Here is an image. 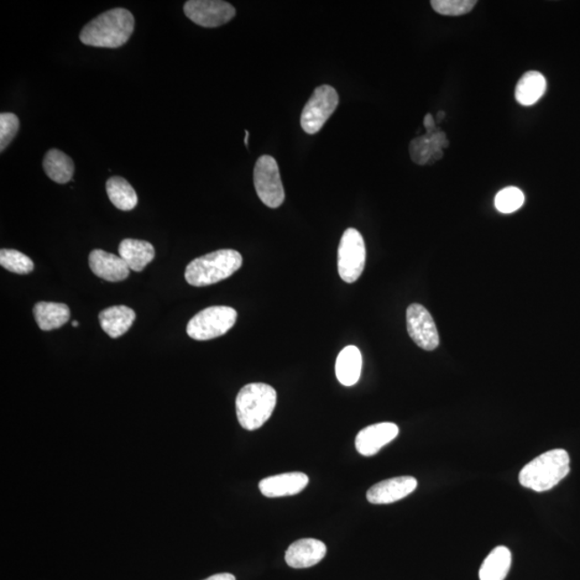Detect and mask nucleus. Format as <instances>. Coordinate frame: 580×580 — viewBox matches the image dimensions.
I'll use <instances>...</instances> for the list:
<instances>
[{"instance_id": "obj_29", "label": "nucleus", "mask_w": 580, "mask_h": 580, "mask_svg": "<svg viewBox=\"0 0 580 580\" xmlns=\"http://www.w3.org/2000/svg\"><path fill=\"white\" fill-rule=\"evenodd\" d=\"M423 127H425L427 130L426 134H433L437 132V130H440V128L437 127L436 119L433 118L431 114L426 115L425 119H423Z\"/></svg>"}, {"instance_id": "obj_1", "label": "nucleus", "mask_w": 580, "mask_h": 580, "mask_svg": "<svg viewBox=\"0 0 580 580\" xmlns=\"http://www.w3.org/2000/svg\"><path fill=\"white\" fill-rule=\"evenodd\" d=\"M135 29V18L129 10L115 8L98 15L80 33V41L95 48L118 49L127 43Z\"/></svg>"}, {"instance_id": "obj_26", "label": "nucleus", "mask_w": 580, "mask_h": 580, "mask_svg": "<svg viewBox=\"0 0 580 580\" xmlns=\"http://www.w3.org/2000/svg\"><path fill=\"white\" fill-rule=\"evenodd\" d=\"M525 195L519 188L510 186L496 193L494 205L501 213L510 214L519 210L524 206Z\"/></svg>"}, {"instance_id": "obj_15", "label": "nucleus", "mask_w": 580, "mask_h": 580, "mask_svg": "<svg viewBox=\"0 0 580 580\" xmlns=\"http://www.w3.org/2000/svg\"><path fill=\"white\" fill-rule=\"evenodd\" d=\"M307 485L306 474L291 472L261 479L259 490L266 498H282L300 494Z\"/></svg>"}, {"instance_id": "obj_4", "label": "nucleus", "mask_w": 580, "mask_h": 580, "mask_svg": "<svg viewBox=\"0 0 580 580\" xmlns=\"http://www.w3.org/2000/svg\"><path fill=\"white\" fill-rule=\"evenodd\" d=\"M242 256L234 249H219L193 259L185 270L187 283L205 287L226 280L241 268Z\"/></svg>"}, {"instance_id": "obj_5", "label": "nucleus", "mask_w": 580, "mask_h": 580, "mask_svg": "<svg viewBox=\"0 0 580 580\" xmlns=\"http://www.w3.org/2000/svg\"><path fill=\"white\" fill-rule=\"evenodd\" d=\"M238 313L234 308L216 306L205 308L188 323L186 332L196 341H208L226 334L234 326Z\"/></svg>"}, {"instance_id": "obj_28", "label": "nucleus", "mask_w": 580, "mask_h": 580, "mask_svg": "<svg viewBox=\"0 0 580 580\" xmlns=\"http://www.w3.org/2000/svg\"><path fill=\"white\" fill-rule=\"evenodd\" d=\"M20 119L13 113L0 114V151H4L19 133Z\"/></svg>"}, {"instance_id": "obj_2", "label": "nucleus", "mask_w": 580, "mask_h": 580, "mask_svg": "<svg viewBox=\"0 0 580 580\" xmlns=\"http://www.w3.org/2000/svg\"><path fill=\"white\" fill-rule=\"evenodd\" d=\"M569 473V456L564 449H552L540 454L519 473V483L525 488L544 493L556 487Z\"/></svg>"}, {"instance_id": "obj_19", "label": "nucleus", "mask_w": 580, "mask_h": 580, "mask_svg": "<svg viewBox=\"0 0 580 580\" xmlns=\"http://www.w3.org/2000/svg\"><path fill=\"white\" fill-rule=\"evenodd\" d=\"M363 369V356L359 349L349 345L339 354L336 363L337 379L344 386L358 383Z\"/></svg>"}, {"instance_id": "obj_25", "label": "nucleus", "mask_w": 580, "mask_h": 580, "mask_svg": "<svg viewBox=\"0 0 580 580\" xmlns=\"http://www.w3.org/2000/svg\"><path fill=\"white\" fill-rule=\"evenodd\" d=\"M0 265L10 273L17 274H29L34 270L33 260L17 249L0 250Z\"/></svg>"}, {"instance_id": "obj_33", "label": "nucleus", "mask_w": 580, "mask_h": 580, "mask_svg": "<svg viewBox=\"0 0 580 580\" xmlns=\"http://www.w3.org/2000/svg\"><path fill=\"white\" fill-rule=\"evenodd\" d=\"M78 326H79V323H78L77 321H75V322L72 323V327H76V328H77Z\"/></svg>"}, {"instance_id": "obj_21", "label": "nucleus", "mask_w": 580, "mask_h": 580, "mask_svg": "<svg viewBox=\"0 0 580 580\" xmlns=\"http://www.w3.org/2000/svg\"><path fill=\"white\" fill-rule=\"evenodd\" d=\"M547 88L545 77L538 71H527L517 83L515 90L516 101L521 106L530 107L544 95Z\"/></svg>"}, {"instance_id": "obj_20", "label": "nucleus", "mask_w": 580, "mask_h": 580, "mask_svg": "<svg viewBox=\"0 0 580 580\" xmlns=\"http://www.w3.org/2000/svg\"><path fill=\"white\" fill-rule=\"evenodd\" d=\"M34 315L41 331H51L70 320V310L64 303L39 302L34 307Z\"/></svg>"}, {"instance_id": "obj_11", "label": "nucleus", "mask_w": 580, "mask_h": 580, "mask_svg": "<svg viewBox=\"0 0 580 580\" xmlns=\"http://www.w3.org/2000/svg\"><path fill=\"white\" fill-rule=\"evenodd\" d=\"M399 435V427L394 422H380L364 428L356 437L355 445L364 457L374 456L381 448L393 442Z\"/></svg>"}, {"instance_id": "obj_27", "label": "nucleus", "mask_w": 580, "mask_h": 580, "mask_svg": "<svg viewBox=\"0 0 580 580\" xmlns=\"http://www.w3.org/2000/svg\"><path fill=\"white\" fill-rule=\"evenodd\" d=\"M477 4L475 0H432L431 6L438 14L460 17L472 12Z\"/></svg>"}, {"instance_id": "obj_14", "label": "nucleus", "mask_w": 580, "mask_h": 580, "mask_svg": "<svg viewBox=\"0 0 580 580\" xmlns=\"http://www.w3.org/2000/svg\"><path fill=\"white\" fill-rule=\"evenodd\" d=\"M327 547L315 538H302L289 547L285 561L292 568H307L316 566L326 557Z\"/></svg>"}, {"instance_id": "obj_6", "label": "nucleus", "mask_w": 580, "mask_h": 580, "mask_svg": "<svg viewBox=\"0 0 580 580\" xmlns=\"http://www.w3.org/2000/svg\"><path fill=\"white\" fill-rule=\"evenodd\" d=\"M367 250L362 233L357 229L345 230L338 249V270L347 283H354L362 276Z\"/></svg>"}, {"instance_id": "obj_10", "label": "nucleus", "mask_w": 580, "mask_h": 580, "mask_svg": "<svg viewBox=\"0 0 580 580\" xmlns=\"http://www.w3.org/2000/svg\"><path fill=\"white\" fill-rule=\"evenodd\" d=\"M406 325L413 341L425 351H435L440 345L436 323L425 306L414 303L407 307Z\"/></svg>"}, {"instance_id": "obj_22", "label": "nucleus", "mask_w": 580, "mask_h": 580, "mask_svg": "<svg viewBox=\"0 0 580 580\" xmlns=\"http://www.w3.org/2000/svg\"><path fill=\"white\" fill-rule=\"evenodd\" d=\"M43 166L45 175L59 184L70 182L75 175V163L71 158L57 149L46 151Z\"/></svg>"}, {"instance_id": "obj_18", "label": "nucleus", "mask_w": 580, "mask_h": 580, "mask_svg": "<svg viewBox=\"0 0 580 580\" xmlns=\"http://www.w3.org/2000/svg\"><path fill=\"white\" fill-rule=\"evenodd\" d=\"M118 254L130 270L141 273L154 259L155 249L143 240L125 239L119 243Z\"/></svg>"}, {"instance_id": "obj_24", "label": "nucleus", "mask_w": 580, "mask_h": 580, "mask_svg": "<svg viewBox=\"0 0 580 580\" xmlns=\"http://www.w3.org/2000/svg\"><path fill=\"white\" fill-rule=\"evenodd\" d=\"M106 190L110 201L121 211H132L138 205L137 192L122 176H112L107 181Z\"/></svg>"}, {"instance_id": "obj_17", "label": "nucleus", "mask_w": 580, "mask_h": 580, "mask_svg": "<svg viewBox=\"0 0 580 580\" xmlns=\"http://www.w3.org/2000/svg\"><path fill=\"white\" fill-rule=\"evenodd\" d=\"M98 318L102 331L110 338L117 339L124 336L132 328L135 313L128 306H115L99 313Z\"/></svg>"}, {"instance_id": "obj_32", "label": "nucleus", "mask_w": 580, "mask_h": 580, "mask_svg": "<svg viewBox=\"0 0 580 580\" xmlns=\"http://www.w3.org/2000/svg\"><path fill=\"white\" fill-rule=\"evenodd\" d=\"M249 133L245 132V138H244V143L245 145L249 146Z\"/></svg>"}, {"instance_id": "obj_31", "label": "nucleus", "mask_w": 580, "mask_h": 580, "mask_svg": "<svg viewBox=\"0 0 580 580\" xmlns=\"http://www.w3.org/2000/svg\"><path fill=\"white\" fill-rule=\"evenodd\" d=\"M437 123H440V122H442V119L444 118V117H445V112L440 111V112L437 113Z\"/></svg>"}, {"instance_id": "obj_13", "label": "nucleus", "mask_w": 580, "mask_h": 580, "mask_svg": "<svg viewBox=\"0 0 580 580\" xmlns=\"http://www.w3.org/2000/svg\"><path fill=\"white\" fill-rule=\"evenodd\" d=\"M448 145L446 134L441 129L421 135L410 143L411 159L421 166L435 164L443 158V150L448 148Z\"/></svg>"}, {"instance_id": "obj_3", "label": "nucleus", "mask_w": 580, "mask_h": 580, "mask_svg": "<svg viewBox=\"0 0 580 580\" xmlns=\"http://www.w3.org/2000/svg\"><path fill=\"white\" fill-rule=\"evenodd\" d=\"M278 395L273 386L264 383L245 385L236 399L237 417L245 430L254 431L269 420L276 405Z\"/></svg>"}, {"instance_id": "obj_16", "label": "nucleus", "mask_w": 580, "mask_h": 580, "mask_svg": "<svg viewBox=\"0 0 580 580\" xmlns=\"http://www.w3.org/2000/svg\"><path fill=\"white\" fill-rule=\"evenodd\" d=\"M93 274L104 281L121 282L127 280L130 274L128 265L121 256L94 249L88 257Z\"/></svg>"}, {"instance_id": "obj_7", "label": "nucleus", "mask_w": 580, "mask_h": 580, "mask_svg": "<svg viewBox=\"0 0 580 580\" xmlns=\"http://www.w3.org/2000/svg\"><path fill=\"white\" fill-rule=\"evenodd\" d=\"M254 185L259 200L266 207L276 208L283 205L285 192L281 180L279 165L273 156L264 155L256 161Z\"/></svg>"}, {"instance_id": "obj_30", "label": "nucleus", "mask_w": 580, "mask_h": 580, "mask_svg": "<svg viewBox=\"0 0 580 580\" xmlns=\"http://www.w3.org/2000/svg\"><path fill=\"white\" fill-rule=\"evenodd\" d=\"M205 580H237L236 577H234V575L229 574V573H219L216 575H212V576L208 577Z\"/></svg>"}, {"instance_id": "obj_12", "label": "nucleus", "mask_w": 580, "mask_h": 580, "mask_svg": "<svg viewBox=\"0 0 580 580\" xmlns=\"http://www.w3.org/2000/svg\"><path fill=\"white\" fill-rule=\"evenodd\" d=\"M417 479L412 477H399L375 484L367 493V499L372 504H390L406 498L417 488Z\"/></svg>"}, {"instance_id": "obj_8", "label": "nucleus", "mask_w": 580, "mask_h": 580, "mask_svg": "<svg viewBox=\"0 0 580 580\" xmlns=\"http://www.w3.org/2000/svg\"><path fill=\"white\" fill-rule=\"evenodd\" d=\"M336 88L331 86L317 87L306 102L301 114V127L308 135H315L323 127L339 106Z\"/></svg>"}, {"instance_id": "obj_9", "label": "nucleus", "mask_w": 580, "mask_h": 580, "mask_svg": "<svg viewBox=\"0 0 580 580\" xmlns=\"http://www.w3.org/2000/svg\"><path fill=\"white\" fill-rule=\"evenodd\" d=\"M184 12L193 23L214 29L232 20L236 15V9L222 0H190L184 4Z\"/></svg>"}, {"instance_id": "obj_23", "label": "nucleus", "mask_w": 580, "mask_h": 580, "mask_svg": "<svg viewBox=\"0 0 580 580\" xmlns=\"http://www.w3.org/2000/svg\"><path fill=\"white\" fill-rule=\"evenodd\" d=\"M511 553L504 546L495 547L480 567V580H504L510 572Z\"/></svg>"}]
</instances>
